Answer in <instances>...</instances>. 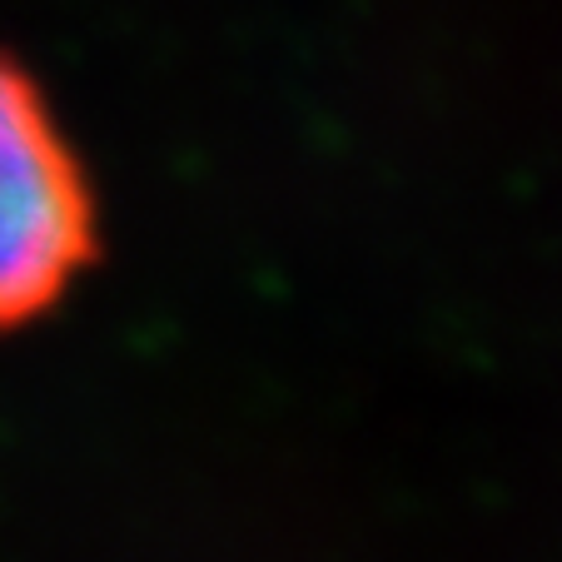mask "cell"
<instances>
[{"label":"cell","mask_w":562,"mask_h":562,"mask_svg":"<svg viewBox=\"0 0 562 562\" xmlns=\"http://www.w3.org/2000/svg\"><path fill=\"white\" fill-rule=\"evenodd\" d=\"M100 259V200L41 80L0 50V334L45 318Z\"/></svg>","instance_id":"cell-1"}]
</instances>
